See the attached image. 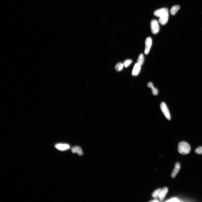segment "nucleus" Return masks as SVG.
Listing matches in <instances>:
<instances>
[{"label": "nucleus", "mask_w": 202, "mask_h": 202, "mask_svg": "<svg viewBox=\"0 0 202 202\" xmlns=\"http://www.w3.org/2000/svg\"><path fill=\"white\" fill-rule=\"evenodd\" d=\"M191 148L189 145L186 142H180L178 145V151L180 154H186L189 153Z\"/></svg>", "instance_id": "obj_1"}, {"label": "nucleus", "mask_w": 202, "mask_h": 202, "mask_svg": "<svg viewBox=\"0 0 202 202\" xmlns=\"http://www.w3.org/2000/svg\"><path fill=\"white\" fill-rule=\"evenodd\" d=\"M160 109L166 118L168 120H170L171 119L170 114L168 107L165 103L162 102L161 103Z\"/></svg>", "instance_id": "obj_2"}, {"label": "nucleus", "mask_w": 202, "mask_h": 202, "mask_svg": "<svg viewBox=\"0 0 202 202\" xmlns=\"http://www.w3.org/2000/svg\"><path fill=\"white\" fill-rule=\"evenodd\" d=\"M151 29L152 32L154 34L158 33L159 31V26L158 21L156 20L151 21Z\"/></svg>", "instance_id": "obj_3"}, {"label": "nucleus", "mask_w": 202, "mask_h": 202, "mask_svg": "<svg viewBox=\"0 0 202 202\" xmlns=\"http://www.w3.org/2000/svg\"><path fill=\"white\" fill-rule=\"evenodd\" d=\"M152 41L151 38L150 37H148L146 40L145 42V54H148L150 49H151L152 45Z\"/></svg>", "instance_id": "obj_4"}, {"label": "nucleus", "mask_w": 202, "mask_h": 202, "mask_svg": "<svg viewBox=\"0 0 202 202\" xmlns=\"http://www.w3.org/2000/svg\"><path fill=\"white\" fill-rule=\"evenodd\" d=\"M168 13V10L167 8H163L155 11L154 15L156 17H159L164 14Z\"/></svg>", "instance_id": "obj_5"}, {"label": "nucleus", "mask_w": 202, "mask_h": 202, "mask_svg": "<svg viewBox=\"0 0 202 202\" xmlns=\"http://www.w3.org/2000/svg\"><path fill=\"white\" fill-rule=\"evenodd\" d=\"M169 17L168 13H166L159 17V23L162 25H165L168 22Z\"/></svg>", "instance_id": "obj_6"}, {"label": "nucleus", "mask_w": 202, "mask_h": 202, "mask_svg": "<svg viewBox=\"0 0 202 202\" xmlns=\"http://www.w3.org/2000/svg\"><path fill=\"white\" fill-rule=\"evenodd\" d=\"M141 65L138 63H136L134 66L132 73V75L136 76L139 74L141 69Z\"/></svg>", "instance_id": "obj_7"}, {"label": "nucleus", "mask_w": 202, "mask_h": 202, "mask_svg": "<svg viewBox=\"0 0 202 202\" xmlns=\"http://www.w3.org/2000/svg\"><path fill=\"white\" fill-rule=\"evenodd\" d=\"M55 147L60 151H63L69 149L70 146L67 144H58L55 145Z\"/></svg>", "instance_id": "obj_8"}, {"label": "nucleus", "mask_w": 202, "mask_h": 202, "mask_svg": "<svg viewBox=\"0 0 202 202\" xmlns=\"http://www.w3.org/2000/svg\"><path fill=\"white\" fill-rule=\"evenodd\" d=\"M180 168V164L179 163H177L175 164V167L171 174L172 178H174L177 174L179 171Z\"/></svg>", "instance_id": "obj_9"}, {"label": "nucleus", "mask_w": 202, "mask_h": 202, "mask_svg": "<svg viewBox=\"0 0 202 202\" xmlns=\"http://www.w3.org/2000/svg\"><path fill=\"white\" fill-rule=\"evenodd\" d=\"M168 191V189L166 187H164L162 189H161L159 196V198L161 200H163L165 198Z\"/></svg>", "instance_id": "obj_10"}, {"label": "nucleus", "mask_w": 202, "mask_h": 202, "mask_svg": "<svg viewBox=\"0 0 202 202\" xmlns=\"http://www.w3.org/2000/svg\"><path fill=\"white\" fill-rule=\"evenodd\" d=\"M73 153H77L79 156H82L83 154V152L80 147L76 146L72 148L71 150Z\"/></svg>", "instance_id": "obj_11"}, {"label": "nucleus", "mask_w": 202, "mask_h": 202, "mask_svg": "<svg viewBox=\"0 0 202 202\" xmlns=\"http://www.w3.org/2000/svg\"><path fill=\"white\" fill-rule=\"evenodd\" d=\"M148 87L151 88L152 89L153 94L156 95L158 94V89L154 87L153 84L151 82H149L147 84Z\"/></svg>", "instance_id": "obj_12"}, {"label": "nucleus", "mask_w": 202, "mask_h": 202, "mask_svg": "<svg viewBox=\"0 0 202 202\" xmlns=\"http://www.w3.org/2000/svg\"><path fill=\"white\" fill-rule=\"evenodd\" d=\"M180 9V7L179 6L176 5L173 6L171 9L170 11L171 15L173 16L175 15Z\"/></svg>", "instance_id": "obj_13"}, {"label": "nucleus", "mask_w": 202, "mask_h": 202, "mask_svg": "<svg viewBox=\"0 0 202 202\" xmlns=\"http://www.w3.org/2000/svg\"><path fill=\"white\" fill-rule=\"evenodd\" d=\"M124 66V63H119L115 66V69L117 71H120L123 69Z\"/></svg>", "instance_id": "obj_14"}, {"label": "nucleus", "mask_w": 202, "mask_h": 202, "mask_svg": "<svg viewBox=\"0 0 202 202\" xmlns=\"http://www.w3.org/2000/svg\"><path fill=\"white\" fill-rule=\"evenodd\" d=\"M144 55L142 54H141L139 55L137 60V63L140 65H142L144 63Z\"/></svg>", "instance_id": "obj_15"}, {"label": "nucleus", "mask_w": 202, "mask_h": 202, "mask_svg": "<svg viewBox=\"0 0 202 202\" xmlns=\"http://www.w3.org/2000/svg\"><path fill=\"white\" fill-rule=\"evenodd\" d=\"M161 189V188H159L156 190L152 194V196L155 198H156L159 197Z\"/></svg>", "instance_id": "obj_16"}, {"label": "nucleus", "mask_w": 202, "mask_h": 202, "mask_svg": "<svg viewBox=\"0 0 202 202\" xmlns=\"http://www.w3.org/2000/svg\"><path fill=\"white\" fill-rule=\"evenodd\" d=\"M132 62V60H127L124 61V65L126 67H128Z\"/></svg>", "instance_id": "obj_17"}, {"label": "nucleus", "mask_w": 202, "mask_h": 202, "mask_svg": "<svg viewBox=\"0 0 202 202\" xmlns=\"http://www.w3.org/2000/svg\"><path fill=\"white\" fill-rule=\"evenodd\" d=\"M196 153L198 154H202V147H199L195 150Z\"/></svg>", "instance_id": "obj_18"}, {"label": "nucleus", "mask_w": 202, "mask_h": 202, "mask_svg": "<svg viewBox=\"0 0 202 202\" xmlns=\"http://www.w3.org/2000/svg\"><path fill=\"white\" fill-rule=\"evenodd\" d=\"M180 201L177 198H171L166 201L168 202H179Z\"/></svg>", "instance_id": "obj_19"}, {"label": "nucleus", "mask_w": 202, "mask_h": 202, "mask_svg": "<svg viewBox=\"0 0 202 202\" xmlns=\"http://www.w3.org/2000/svg\"><path fill=\"white\" fill-rule=\"evenodd\" d=\"M151 202H158L159 201L158 200H152L151 201Z\"/></svg>", "instance_id": "obj_20"}]
</instances>
